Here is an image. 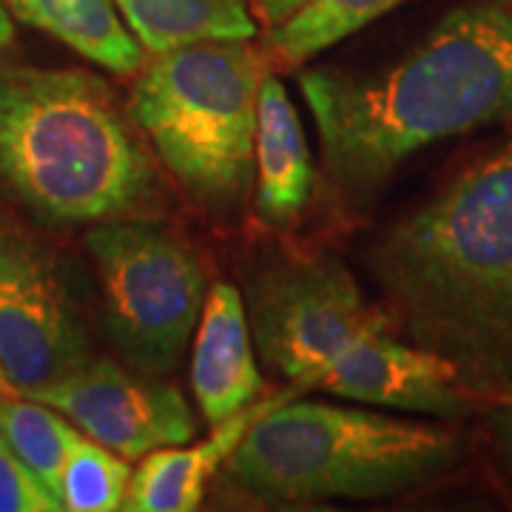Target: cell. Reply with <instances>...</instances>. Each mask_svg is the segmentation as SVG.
I'll return each instance as SVG.
<instances>
[{
  "mask_svg": "<svg viewBox=\"0 0 512 512\" xmlns=\"http://www.w3.org/2000/svg\"><path fill=\"white\" fill-rule=\"evenodd\" d=\"M336 202L362 211L410 157L512 123V0H464L399 60L379 69H305Z\"/></svg>",
  "mask_w": 512,
  "mask_h": 512,
  "instance_id": "cell-1",
  "label": "cell"
},
{
  "mask_svg": "<svg viewBox=\"0 0 512 512\" xmlns=\"http://www.w3.org/2000/svg\"><path fill=\"white\" fill-rule=\"evenodd\" d=\"M367 265L402 339L481 402L512 396V134L390 222Z\"/></svg>",
  "mask_w": 512,
  "mask_h": 512,
  "instance_id": "cell-2",
  "label": "cell"
},
{
  "mask_svg": "<svg viewBox=\"0 0 512 512\" xmlns=\"http://www.w3.org/2000/svg\"><path fill=\"white\" fill-rule=\"evenodd\" d=\"M0 194L46 228L171 211L143 131L83 69H0Z\"/></svg>",
  "mask_w": 512,
  "mask_h": 512,
  "instance_id": "cell-3",
  "label": "cell"
},
{
  "mask_svg": "<svg viewBox=\"0 0 512 512\" xmlns=\"http://www.w3.org/2000/svg\"><path fill=\"white\" fill-rule=\"evenodd\" d=\"M464 456V439L444 424L293 396L245 430L220 473L271 504L379 501L436 484Z\"/></svg>",
  "mask_w": 512,
  "mask_h": 512,
  "instance_id": "cell-4",
  "label": "cell"
},
{
  "mask_svg": "<svg viewBox=\"0 0 512 512\" xmlns=\"http://www.w3.org/2000/svg\"><path fill=\"white\" fill-rule=\"evenodd\" d=\"M268 55L251 40H202L148 55L126 109L194 208L228 222L254 191L259 89Z\"/></svg>",
  "mask_w": 512,
  "mask_h": 512,
  "instance_id": "cell-5",
  "label": "cell"
},
{
  "mask_svg": "<svg viewBox=\"0 0 512 512\" xmlns=\"http://www.w3.org/2000/svg\"><path fill=\"white\" fill-rule=\"evenodd\" d=\"M83 245L97 276L100 330L114 356L163 379L180 370L208 296L200 251L165 217L100 222Z\"/></svg>",
  "mask_w": 512,
  "mask_h": 512,
  "instance_id": "cell-6",
  "label": "cell"
},
{
  "mask_svg": "<svg viewBox=\"0 0 512 512\" xmlns=\"http://www.w3.org/2000/svg\"><path fill=\"white\" fill-rule=\"evenodd\" d=\"M239 293L262 365L282 382L311 390L350 345L367 333L393 330L390 316L379 302H367L348 265L325 251L256 259Z\"/></svg>",
  "mask_w": 512,
  "mask_h": 512,
  "instance_id": "cell-7",
  "label": "cell"
},
{
  "mask_svg": "<svg viewBox=\"0 0 512 512\" xmlns=\"http://www.w3.org/2000/svg\"><path fill=\"white\" fill-rule=\"evenodd\" d=\"M94 356L72 268L0 211V370L18 396L66 379Z\"/></svg>",
  "mask_w": 512,
  "mask_h": 512,
  "instance_id": "cell-8",
  "label": "cell"
},
{
  "mask_svg": "<svg viewBox=\"0 0 512 512\" xmlns=\"http://www.w3.org/2000/svg\"><path fill=\"white\" fill-rule=\"evenodd\" d=\"M32 399L55 407L89 439L128 461L197 436L191 407L174 384L109 356H92Z\"/></svg>",
  "mask_w": 512,
  "mask_h": 512,
  "instance_id": "cell-9",
  "label": "cell"
},
{
  "mask_svg": "<svg viewBox=\"0 0 512 512\" xmlns=\"http://www.w3.org/2000/svg\"><path fill=\"white\" fill-rule=\"evenodd\" d=\"M316 390L348 402L410 410L444 421L464 419L481 404L444 359L393 330L367 333L350 345L325 370Z\"/></svg>",
  "mask_w": 512,
  "mask_h": 512,
  "instance_id": "cell-10",
  "label": "cell"
},
{
  "mask_svg": "<svg viewBox=\"0 0 512 512\" xmlns=\"http://www.w3.org/2000/svg\"><path fill=\"white\" fill-rule=\"evenodd\" d=\"M191 384L205 421L214 427L262 396V373L242 293L231 282L208 288L202 305Z\"/></svg>",
  "mask_w": 512,
  "mask_h": 512,
  "instance_id": "cell-11",
  "label": "cell"
},
{
  "mask_svg": "<svg viewBox=\"0 0 512 512\" xmlns=\"http://www.w3.org/2000/svg\"><path fill=\"white\" fill-rule=\"evenodd\" d=\"M311 390L308 384H288L282 393L265 396L262 402L242 407L231 419L214 424V433L205 441L191 447H160L143 456V464L131 473L123 510L128 512H191L197 510L205 498L208 481L217 476L222 461L245 436V430L254 424L265 410L274 404L288 402L293 396H302Z\"/></svg>",
  "mask_w": 512,
  "mask_h": 512,
  "instance_id": "cell-12",
  "label": "cell"
},
{
  "mask_svg": "<svg viewBox=\"0 0 512 512\" xmlns=\"http://www.w3.org/2000/svg\"><path fill=\"white\" fill-rule=\"evenodd\" d=\"M254 168L256 217L274 231H291L311 202L316 171L299 114L271 72L259 89Z\"/></svg>",
  "mask_w": 512,
  "mask_h": 512,
  "instance_id": "cell-13",
  "label": "cell"
},
{
  "mask_svg": "<svg viewBox=\"0 0 512 512\" xmlns=\"http://www.w3.org/2000/svg\"><path fill=\"white\" fill-rule=\"evenodd\" d=\"M6 12L37 32L60 40L72 52L111 74H137L146 49L111 0H3Z\"/></svg>",
  "mask_w": 512,
  "mask_h": 512,
  "instance_id": "cell-14",
  "label": "cell"
},
{
  "mask_svg": "<svg viewBox=\"0 0 512 512\" xmlns=\"http://www.w3.org/2000/svg\"><path fill=\"white\" fill-rule=\"evenodd\" d=\"M146 49L160 55L202 40H254L256 18L245 0H111Z\"/></svg>",
  "mask_w": 512,
  "mask_h": 512,
  "instance_id": "cell-15",
  "label": "cell"
},
{
  "mask_svg": "<svg viewBox=\"0 0 512 512\" xmlns=\"http://www.w3.org/2000/svg\"><path fill=\"white\" fill-rule=\"evenodd\" d=\"M407 0H308L291 18L268 26L265 55L279 66L296 69L356 35Z\"/></svg>",
  "mask_w": 512,
  "mask_h": 512,
  "instance_id": "cell-16",
  "label": "cell"
},
{
  "mask_svg": "<svg viewBox=\"0 0 512 512\" xmlns=\"http://www.w3.org/2000/svg\"><path fill=\"white\" fill-rule=\"evenodd\" d=\"M0 436L60 501V476L80 439L72 421L46 402L9 393L0 399Z\"/></svg>",
  "mask_w": 512,
  "mask_h": 512,
  "instance_id": "cell-17",
  "label": "cell"
},
{
  "mask_svg": "<svg viewBox=\"0 0 512 512\" xmlns=\"http://www.w3.org/2000/svg\"><path fill=\"white\" fill-rule=\"evenodd\" d=\"M131 481L128 458L97 444L94 439L74 441L60 476V504L72 512L123 510Z\"/></svg>",
  "mask_w": 512,
  "mask_h": 512,
  "instance_id": "cell-18",
  "label": "cell"
},
{
  "mask_svg": "<svg viewBox=\"0 0 512 512\" xmlns=\"http://www.w3.org/2000/svg\"><path fill=\"white\" fill-rule=\"evenodd\" d=\"M63 510L52 490L20 461L0 436V512H55Z\"/></svg>",
  "mask_w": 512,
  "mask_h": 512,
  "instance_id": "cell-19",
  "label": "cell"
},
{
  "mask_svg": "<svg viewBox=\"0 0 512 512\" xmlns=\"http://www.w3.org/2000/svg\"><path fill=\"white\" fill-rule=\"evenodd\" d=\"M490 410H493V427L495 436H498V450H501L504 464H507V470H510L512 476V396L493 399V402H490Z\"/></svg>",
  "mask_w": 512,
  "mask_h": 512,
  "instance_id": "cell-20",
  "label": "cell"
},
{
  "mask_svg": "<svg viewBox=\"0 0 512 512\" xmlns=\"http://www.w3.org/2000/svg\"><path fill=\"white\" fill-rule=\"evenodd\" d=\"M305 3L308 0H256V18L265 26H276V23L291 18L293 12L302 9Z\"/></svg>",
  "mask_w": 512,
  "mask_h": 512,
  "instance_id": "cell-21",
  "label": "cell"
},
{
  "mask_svg": "<svg viewBox=\"0 0 512 512\" xmlns=\"http://www.w3.org/2000/svg\"><path fill=\"white\" fill-rule=\"evenodd\" d=\"M15 37V29H12V15L6 12L3 0H0V52H6V46L12 43Z\"/></svg>",
  "mask_w": 512,
  "mask_h": 512,
  "instance_id": "cell-22",
  "label": "cell"
},
{
  "mask_svg": "<svg viewBox=\"0 0 512 512\" xmlns=\"http://www.w3.org/2000/svg\"><path fill=\"white\" fill-rule=\"evenodd\" d=\"M9 393H15V390L9 387L6 376H3V370H0V399H3V396H9Z\"/></svg>",
  "mask_w": 512,
  "mask_h": 512,
  "instance_id": "cell-23",
  "label": "cell"
}]
</instances>
